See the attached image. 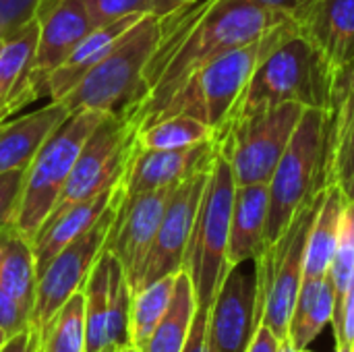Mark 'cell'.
<instances>
[{
  "mask_svg": "<svg viewBox=\"0 0 354 352\" xmlns=\"http://www.w3.org/2000/svg\"><path fill=\"white\" fill-rule=\"evenodd\" d=\"M284 21L292 19L253 0H191L162 15L158 44L124 116L143 129L209 60Z\"/></svg>",
  "mask_w": 354,
  "mask_h": 352,
  "instance_id": "6da1fadb",
  "label": "cell"
},
{
  "mask_svg": "<svg viewBox=\"0 0 354 352\" xmlns=\"http://www.w3.org/2000/svg\"><path fill=\"white\" fill-rule=\"evenodd\" d=\"M344 89L319 52L297 31L259 62L232 116L278 104L334 110Z\"/></svg>",
  "mask_w": 354,
  "mask_h": 352,
  "instance_id": "7a4b0ae2",
  "label": "cell"
},
{
  "mask_svg": "<svg viewBox=\"0 0 354 352\" xmlns=\"http://www.w3.org/2000/svg\"><path fill=\"white\" fill-rule=\"evenodd\" d=\"M297 31L299 27L295 21H284L261 37L216 56L185 83V87L166 104L158 118L189 114L205 122L216 135L232 116L259 62Z\"/></svg>",
  "mask_w": 354,
  "mask_h": 352,
  "instance_id": "3957f363",
  "label": "cell"
},
{
  "mask_svg": "<svg viewBox=\"0 0 354 352\" xmlns=\"http://www.w3.org/2000/svg\"><path fill=\"white\" fill-rule=\"evenodd\" d=\"M332 112L334 110L305 108L292 139L268 183L270 207L263 245L278 241L299 210L322 189H326V158Z\"/></svg>",
  "mask_w": 354,
  "mask_h": 352,
  "instance_id": "277c9868",
  "label": "cell"
},
{
  "mask_svg": "<svg viewBox=\"0 0 354 352\" xmlns=\"http://www.w3.org/2000/svg\"><path fill=\"white\" fill-rule=\"evenodd\" d=\"M104 114L106 112L97 110L71 112L35 151L25 170V180L12 220V228L27 241L33 243L35 234L52 214L85 139L100 124Z\"/></svg>",
  "mask_w": 354,
  "mask_h": 352,
  "instance_id": "5b68a950",
  "label": "cell"
},
{
  "mask_svg": "<svg viewBox=\"0 0 354 352\" xmlns=\"http://www.w3.org/2000/svg\"><path fill=\"white\" fill-rule=\"evenodd\" d=\"M324 189L309 199L282 237L263 245L255 261V326L261 322L280 340L288 336L299 288L305 278V251Z\"/></svg>",
  "mask_w": 354,
  "mask_h": 352,
  "instance_id": "8992f818",
  "label": "cell"
},
{
  "mask_svg": "<svg viewBox=\"0 0 354 352\" xmlns=\"http://www.w3.org/2000/svg\"><path fill=\"white\" fill-rule=\"evenodd\" d=\"M236 180L228 160L218 151L207 185L199 203V212L195 218L191 243L185 257V270L191 276L197 309L212 307L228 270V239H230V218H232V201H234Z\"/></svg>",
  "mask_w": 354,
  "mask_h": 352,
  "instance_id": "52a82bcc",
  "label": "cell"
},
{
  "mask_svg": "<svg viewBox=\"0 0 354 352\" xmlns=\"http://www.w3.org/2000/svg\"><path fill=\"white\" fill-rule=\"evenodd\" d=\"M160 37V17L145 15L60 102L68 112L97 110L124 114L143 79V71Z\"/></svg>",
  "mask_w": 354,
  "mask_h": 352,
  "instance_id": "ba28073f",
  "label": "cell"
},
{
  "mask_svg": "<svg viewBox=\"0 0 354 352\" xmlns=\"http://www.w3.org/2000/svg\"><path fill=\"white\" fill-rule=\"evenodd\" d=\"M305 108L299 104L263 106L232 116L216 135L236 185L270 183Z\"/></svg>",
  "mask_w": 354,
  "mask_h": 352,
  "instance_id": "9c48e42d",
  "label": "cell"
},
{
  "mask_svg": "<svg viewBox=\"0 0 354 352\" xmlns=\"http://www.w3.org/2000/svg\"><path fill=\"white\" fill-rule=\"evenodd\" d=\"M137 141V124L124 114H104L100 124L85 139L71 176L50 216L95 197L116 185L131 160ZM48 216V218H50Z\"/></svg>",
  "mask_w": 354,
  "mask_h": 352,
  "instance_id": "30bf717a",
  "label": "cell"
},
{
  "mask_svg": "<svg viewBox=\"0 0 354 352\" xmlns=\"http://www.w3.org/2000/svg\"><path fill=\"white\" fill-rule=\"evenodd\" d=\"M120 195V183L118 193L112 201V205L104 212V216L79 239H75L71 245H66L60 253L54 255V259L46 266V270L37 276L35 282V297L33 307L29 315V328L37 334L50 317L79 290H83L97 257L102 255L114 216H116V203Z\"/></svg>",
  "mask_w": 354,
  "mask_h": 352,
  "instance_id": "8fae6325",
  "label": "cell"
},
{
  "mask_svg": "<svg viewBox=\"0 0 354 352\" xmlns=\"http://www.w3.org/2000/svg\"><path fill=\"white\" fill-rule=\"evenodd\" d=\"M93 29L83 0H60L39 19V33L25 75L15 87L2 118L10 116L29 102L48 95L50 75L68 58L75 46Z\"/></svg>",
  "mask_w": 354,
  "mask_h": 352,
  "instance_id": "7c38bea8",
  "label": "cell"
},
{
  "mask_svg": "<svg viewBox=\"0 0 354 352\" xmlns=\"http://www.w3.org/2000/svg\"><path fill=\"white\" fill-rule=\"evenodd\" d=\"M85 352L131 346V288L120 261L104 249L85 286Z\"/></svg>",
  "mask_w": 354,
  "mask_h": 352,
  "instance_id": "4fadbf2b",
  "label": "cell"
},
{
  "mask_svg": "<svg viewBox=\"0 0 354 352\" xmlns=\"http://www.w3.org/2000/svg\"><path fill=\"white\" fill-rule=\"evenodd\" d=\"M174 189L176 187H166L137 195H122L120 191L118 195L116 216L104 249H108L124 268L131 295L137 290L143 263Z\"/></svg>",
  "mask_w": 354,
  "mask_h": 352,
  "instance_id": "5bb4252c",
  "label": "cell"
},
{
  "mask_svg": "<svg viewBox=\"0 0 354 352\" xmlns=\"http://www.w3.org/2000/svg\"><path fill=\"white\" fill-rule=\"evenodd\" d=\"M209 168L195 172L193 176H189L174 189V193L166 205V212L162 216L153 245L143 263L137 290H141L143 286H147L164 276L178 274L185 268V257H187V249L191 243L199 203H201V197H203V191L207 185Z\"/></svg>",
  "mask_w": 354,
  "mask_h": 352,
  "instance_id": "9a60e30c",
  "label": "cell"
},
{
  "mask_svg": "<svg viewBox=\"0 0 354 352\" xmlns=\"http://www.w3.org/2000/svg\"><path fill=\"white\" fill-rule=\"evenodd\" d=\"M216 154L218 145L214 139L180 149H143L135 141V149L120 178V191L122 195H137L178 187L195 172L209 168Z\"/></svg>",
  "mask_w": 354,
  "mask_h": 352,
  "instance_id": "2e32d148",
  "label": "cell"
},
{
  "mask_svg": "<svg viewBox=\"0 0 354 352\" xmlns=\"http://www.w3.org/2000/svg\"><path fill=\"white\" fill-rule=\"evenodd\" d=\"M255 328V278L232 268L207 315V352H245Z\"/></svg>",
  "mask_w": 354,
  "mask_h": 352,
  "instance_id": "e0dca14e",
  "label": "cell"
},
{
  "mask_svg": "<svg viewBox=\"0 0 354 352\" xmlns=\"http://www.w3.org/2000/svg\"><path fill=\"white\" fill-rule=\"evenodd\" d=\"M297 27L340 83L351 87L354 75V0H315Z\"/></svg>",
  "mask_w": 354,
  "mask_h": 352,
  "instance_id": "ac0fdd59",
  "label": "cell"
},
{
  "mask_svg": "<svg viewBox=\"0 0 354 352\" xmlns=\"http://www.w3.org/2000/svg\"><path fill=\"white\" fill-rule=\"evenodd\" d=\"M118 183L112 185L110 189L97 193L95 197L79 201V203L62 210L60 214L50 216L44 222V226L39 228V232L35 234V239L31 243L37 276L46 270V266L54 259L56 253H60L66 245H71L75 239H79L83 232H87L104 216V212L112 205V201L118 193Z\"/></svg>",
  "mask_w": 354,
  "mask_h": 352,
  "instance_id": "d6986e66",
  "label": "cell"
},
{
  "mask_svg": "<svg viewBox=\"0 0 354 352\" xmlns=\"http://www.w3.org/2000/svg\"><path fill=\"white\" fill-rule=\"evenodd\" d=\"M149 15V12H145ZM145 15L120 17L112 23L93 27L68 54V58L50 75L48 79V98L60 102Z\"/></svg>",
  "mask_w": 354,
  "mask_h": 352,
  "instance_id": "ffe728a7",
  "label": "cell"
},
{
  "mask_svg": "<svg viewBox=\"0 0 354 352\" xmlns=\"http://www.w3.org/2000/svg\"><path fill=\"white\" fill-rule=\"evenodd\" d=\"M270 187L268 183L236 185L228 239V270L253 261L263 247L268 224Z\"/></svg>",
  "mask_w": 354,
  "mask_h": 352,
  "instance_id": "44dd1931",
  "label": "cell"
},
{
  "mask_svg": "<svg viewBox=\"0 0 354 352\" xmlns=\"http://www.w3.org/2000/svg\"><path fill=\"white\" fill-rule=\"evenodd\" d=\"M71 112L62 102H52L10 120H0V174L27 168L46 137Z\"/></svg>",
  "mask_w": 354,
  "mask_h": 352,
  "instance_id": "7402d4cb",
  "label": "cell"
},
{
  "mask_svg": "<svg viewBox=\"0 0 354 352\" xmlns=\"http://www.w3.org/2000/svg\"><path fill=\"white\" fill-rule=\"evenodd\" d=\"M330 185L354 201V85L342 91L332 112L326 158V187Z\"/></svg>",
  "mask_w": 354,
  "mask_h": 352,
  "instance_id": "603a6c76",
  "label": "cell"
},
{
  "mask_svg": "<svg viewBox=\"0 0 354 352\" xmlns=\"http://www.w3.org/2000/svg\"><path fill=\"white\" fill-rule=\"evenodd\" d=\"M346 197L338 187H326L322 205L311 224L307 251H305V278H326L340 243Z\"/></svg>",
  "mask_w": 354,
  "mask_h": 352,
  "instance_id": "cb8c5ba5",
  "label": "cell"
},
{
  "mask_svg": "<svg viewBox=\"0 0 354 352\" xmlns=\"http://www.w3.org/2000/svg\"><path fill=\"white\" fill-rule=\"evenodd\" d=\"M195 313H197L195 288L189 272L183 268L176 274L174 293L162 322L158 324V328L143 344V349H139V352H183Z\"/></svg>",
  "mask_w": 354,
  "mask_h": 352,
  "instance_id": "d4e9b609",
  "label": "cell"
},
{
  "mask_svg": "<svg viewBox=\"0 0 354 352\" xmlns=\"http://www.w3.org/2000/svg\"><path fill=\"white\" fill-rule=\"evenodd\" d=\"M35 257L33 245L15 228H8L4 234V253L0 261V288L21 307L29 317L35 297Z\"/></svg>",
  "mask_w": 354,
  "mask_h": 352,
  "instance_id": "484cf974",
  "label": "cell"
},
{
  "mask_svg": "<svg viewBox=\"0 0 354 352\" xmlns=\"http://www.w3.org/2000/svg\"><path fill=\"white\" fill-rule=\"evenodd\" d=\"M174 280L176 274L164 276L141 290H137L131 297V309H129V340L133 349H143V344L149 340L158 324L162 322L172 293H174Z\"/></svg>",
  "mask_w": 354,
  "mask_h": 352,
  "instance_id": "4316f807",
  "label": "cell"
},
{
  "mask_svg": "<svg viewBox=\"0 0 354 352\" xmlns=\"http://www.w3.org/2000/svg\"><path fill=\"white\" fill-rule=\"evenodd\" d=\"M37 352H85V295L75 293L35 334Z\"/></svg>",
  "mask_w": 354,
  "mask_h": 352,
  "instance_id": "83f0119b",
  "label": "cell"
},
{
  "mask_svg": "<svg viewBox=\"0 0 354 352\" xmlns=\"http://www.w3.org/2000/svg\"><path fill=\"white\" fill-rule=\"evenodd\" d=\"M214 139V131L189 114H170L137 131V145L143 149H180Z\"/></svg>",
  "mask_w": 354,
  "mask_h": 352,
  "instance_id": "f1b7e54d",
  "label": "cell"
},
{
  "mask_svg": "<svg viewBox=\"0 0 354 352\" xmlns=\"http://www.w3.org/2000/svg\"><path fill=\"white\" fill-rule=\"evenodd\" d=\"M37 33H39V21L33 19L4 39V46L0 50V120H4L2 112L15 87L19 85L21 77L27 71V64L37 44Z\"/></svg>",
  "mask_w": 354,
  "mask_h": 352,
  "instance_id": "f546056e",
  "label": "cell"
},
{
  "mask_svg": "<svg viewBox=\"0 0 354 352\" xmlns=\"http://www.w3.org/2000/svg\"><path fill=\"white\" fill-rule=\"evenodd\" d=\"M334 311H336V293H334L332 280L326 276L313 307L303 317H297L290 322L288 338L292 340V344L299 351L309 349V344L324 332V328L332 324Z\"/></svg>",
  "mask_w": 354,
  "mask_h": 352,
  "instance_id": "4dcf8cb0",
  "label": "cell"
},
{
  "mask_svg": "<svg viewBox=\"0 0 354 352\" xmlns=\"http://www.w3.org/2000/svg\"><path fill=\"white\" fill-rule=\"evenodd\" d=\"M328 278L332 280V286L336 293V311H338L342 307V303L348 295V288L354 280V230L346 220V214H344L340 243H338V249L334 253Z\"/></svg>",
  "mask_w": 354,
  "mask_h": 352,
  "instance_id": "1f68e13d",
  "label": "cell"
},
{
  "mask_svg": "<svg viewBox=\"0 0 354 352\" xmlns=\"http://www.w3.org/2000/svg\"><path fill=\"white\" fill-rule=\"evenodd\" d=\"M60 0H0V37H8L33 19H41Z\"/></svg>",
  "mask_w": 354,
  "mask_h": 352,
  "instance_id": "d6a6232c",
  "label": "cell"
},
{
  "mask_svg": "<svg viewBox=\"0 0 354 352\" xmlns=\"http://www.w3.org/2000/svg\"><path fill=\"white\" fill-rule=\"evenodd\" d=\"M83 4L93 27L112 23L129 15H145L153 8V0H83Z\"/></svg>",
  "mask_w": 354,
  "mask_h": 352,
  "instance_id": "836d02e7",
  "label": "cell"
},
{
  "mask_svg": "<svg viewBox=\"0 0 354 352\" xmlns=\"http://www.w3.org/2000/svg\"><path fill=\"white\" fill-rule=\"evenodd\" d=\"M25 170L27 168H19V170L0 174V232L6 228H12L17 203H19L23 180H25Z\"/></svg>",
  "mask_w": 354,
  "mask_h": 352,
  "instance_id": "e575fe53",
  "label": "cell"
},
{
  "mask_svg": "<svg viewBox=\"0 0 354 352\" xmlns=\"http://www.w3.org/2000/svg\"><path fill=\"white\" fill-rule=\"evenodd\" d=\"M0 328L10 332L12 336L29 328V317L2 288H0Z\"/></svg>",
  "mask_w": 354,
  "mask_h": 352,
  "instance_id": "d590c367",
  "label": "cell"
},
{
  "mask_svg": "<svg viewBox=\"0 0 354 352\" xmlns=\"http://www.w3.org/2000/svg\"><path fill=\"white\" fill-rule=\"evenodd\" d=\"M259 4L270 10H278V12L286 15L288 19H292L299 25L305 19V15L311 10L315 0H259Z\"/></svg>",
  "mask_w": 354,
  "mask_h": 352,
  "instance_id": "8d00e7d4",
  "label": "cell"
},
{
  "mask_svg": "<svg viewBox=\"0 0 354 352\" xmlns=\"http://www.w3.org/2000/svg\"><path fill=\"white\" fill-rule=\"evenodd\" d=\"M207 309H197L183 352H207Z\"/></svg>",
  "mask_w": 354,
  "mask_h": 352,
  "instance_id": "74e56055",
  "label": "cell"
},
{
  "mask_svg": "<svg viewBox=\"0 0 354 352\" xmlns=\"http://www.w3.org/2000/svg\"><path fill=\"white\" fill-rule=\"evenodd\" d=\"M278 344H280V338L274 336L261 322L253 328V334H251V340L247 344V351L245 352H278Z\"/></svg>",
  "mask_w": 354,
  "mask_h": 352,
  "instance_id": "f35d334b",
  "label": "cell"
},
{
  "mask_svg": "<svg viewBox=\"0 0 354 352\" xmlns=\"http://www.w3.org/2000/svg\"><path fill=\"white\" fill-rule=\"evenodd\" d=\"M0 352H37V336L31 328H25L23 332L15 334Z\"/></svg>",
  "mask_w": 354,
  "mask_h": 352,
  "instance_id": "ab89813d",
  "label": "cell"
},
{
  "mask_svg": "<svg viewBox=\"0 0 354 352\" xmlns=\"http://www.w3.org/2000/svg\"><path fill=\"white\" fill-rule=\"evenodd\" d=\"M185 2H191V0H153V8H151V12H153V15H158V17H162V15H166V12L174 10V8L183 6Z\"/></svg>",
  "mask_w": 354,
  "mask_h": 352,
  "instance_id": "60d3db41",
  "label": "cell"
},
{
  "mask_svg": "<svg viewBox=\"0 0 354 352\" xmlns=\"http://www.w3.org/2000/svg\"><path fill=\"white\" fill-rule=\"evenodd\" d=\"M278 352H299V349L292 344V340L286 336V338H282L280 340V344H278Z\"/></svg>",
  "mask_w": 354,
  "mask_h": 352,
  "instance_id": "b9f144b4",
  "label": "cell"
},
{
  "mask_svg": "<svg viewBox=\"0 0 354 352\" xmlns=\"http://www.w3.org/2000/svg\"><path fill=\"white\" fill-rule=\"evenodd\" d=\"M346 220H348V224L353 226L354 230V201L346 203Z\"/></svg>",
  "mask_w": 354,
  "mask_h": 352,
  "instance_id": "7bdbcfd3",
  "label": "cell"
},
{
  "mask_svg": "<svg viewBox=\"0 0 354 352\" xmlns=\"http://www.w3.org/2000/svg\"><path fill=\"white\" fill-rule=\"evenodd\" d=\"M10 338H12V334H10V332H6L4 328H0V349H2Z\"/></svg>",
  "mask_w": 354,
  "mask_h": 352,
  "instance_id": "ee69618b",
  "label": "cell"
},
{
  "mask_svg": "<svg viewBox=\"0 0 354 352\" xmlns=\"http://www.w3.org/2000/svg\"><path fill=\"white\" fill-rule=\"evenodd\" d=\"M120 352H139L137 349H133V346H124V349H120Z\"/></svg>",
  "mask_w": 354,
  "mask_h": 352,
  "instance_id": "f6af8a7d",
  "label": "cell"
},
{
  "mask_svg": "<svg viewBox=\"0 0 354 352\" xmlns=\"http://www.w3.org/2000/svg\"><path fill=\"white\" fill-rule=\"evenodd\" d=\"M102 352H120V349H106V351Z\"/></svg>",
  "mask_w": 354,
  "mask_h": 352,
  "instance_id": "bcb514c9",
  "label": "cell"
},
{
  "mask_svg": "<svg viewBox=\"0 0 354 352\" xmlns=\"http://www.w3.org/2000/svg\"><path fill=\"white\" fill-rule=\"evenodd\" d=\"M4 39H6V37H0V50H2V46H4Z\"/></svg>",
  "mask_w": 354,
  "mask_h": 352,
  "instance_id": "7dc6e473",
  "label": "cell"
},
{
  "mask_svg": "<svg viewBox=\"0 0 354 352\" xmlns=\"http://www.w3.org/2000/svg\"><path fill=\"white\" fill-rule=\"evenodd\" d=\"M299 352H311L309 349H303V351H299Z\"/></svg>",
  "mask_w": 354,
  "mask_h": 352,
  "instance_id": "c3c4849f",
  "label": "cell"
},
{
  "mask_svg": "<svg viewBox=\"0 0 354 352\" xmlns=\"http://www.w3.org/2000/svg\"><path fill=\"white\" fill-rule=\"evenodd\" d=\"M253 2H257V4H259V0H253Z\"/></svg>",
  "mask_w": 354,
  "mask_h": 352,
  "instance_id": "681fc988",
  "label": "cell"
},
{
  "mask_svg": "<svg viewBox=\"0 0 354 352\" xmlns=\"http://www.w3.org/2000/svg\"><path fill=\"white\" fill-rule=\"evenodd\" d=\"M353 85H354V75H353Z\"/></svg>",
  "mask_w": 354,
  "mask_h": 352,
  "instance_id": "f907efd6",
  "label": "cell"
}]
</instances>
